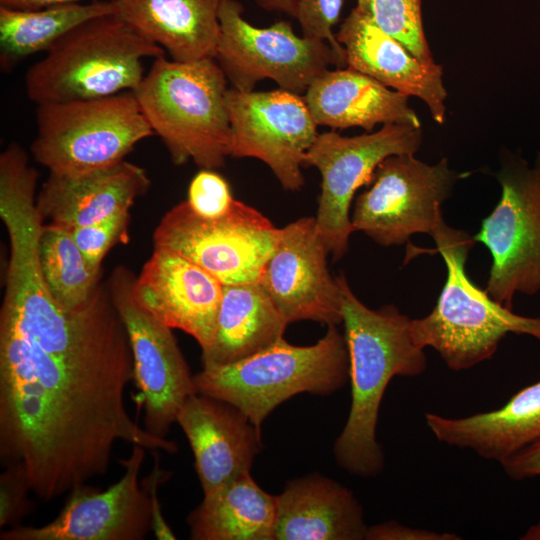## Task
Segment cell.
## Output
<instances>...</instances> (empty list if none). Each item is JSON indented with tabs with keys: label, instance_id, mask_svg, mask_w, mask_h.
<instances>
[{
	"label": "cell",
	"instance_id": "cell-10",
	"mask_svg": "<svg viewBox=\"0 0 540 540\" xmlns=\"http://www.w3.org/2000/svg\"><path fill=\"white\" fill-rule=\"evenodd\" d=\"M464 176L450 169L446 158L429 165L414 154L391 155L355 198L353 231L384 247L403 245L416 233L431 235L444 220L442 204Z\"/></svg>",
	"mask_w": 540,
	"mask_h": 540
},
{
	"label": "cell",
	"instance_id": "cell-14",
	"mask_svg": "<svg viewBox=\"0 0 540 540\" xmlns=\"http://www.w3.org/2000/svg\"><path fill=\"white\" fill-rule=\"evenodd\" d=\"M230 118L229 156L263 161L282 187L300 190L306 152L318 132L303 96L284 90L239 91L226 95Z\"/></svg>",
	"mask_w": 540,
	"mask_h": 540
},
{
	"label": "cell",
	"instance_id": "cell-2",
	"mask_svg": "<svg viewBox=\"0 0 540 540\" xmlns=\"http://www.w3.org/2000/svg\"><path fill=\"white\" fill-rule=\"evenodd\" d=\"M336 278L349 353L351 406L333 451L338 465L348 473L373 477L385 465L384 452L376 437L385 390L396 376L422 374L427 359L424 349L413 340L408 316L394 305L367 307L355 296L344 274Z\"/></svg>",
	"mask_w": 540,
	"mask_h": 540
},
{
	"label": "cell",
	"instance_id": "cell-6",
	"mask_svg": "<svg viewBox=\"0 0 540 540\" xmlns=\"http://www.w3.org/2000/svg\"><path fill=\"white\" fill-rule=\"evenodd\" d=\"M349 380L344 334L328 326L315 344L296 346L284 338L238 362L203 366L194 375L198 393L240 409L257 427L282 402L300 393L328 395Z\"/></svg>",
	"mask_w": 540,
	"mask_h": 540
},
{
	"label": "cell",
	"instance_id": "cell-1",
	"mask_svg": "<svg viewBox=\"0 0 540 540\" xmlns=\"http://www.w3.org/2000/svg\"><path fill=\"white\" fill-rule=\"evenodd\" d=\"M134 360L114 321L40 342L0 318V460L25 467L32 494L50 502L107 473L118 441L177 451L129 414Z\"/></svg>",
	"mask_w": 540,
	"mask_h": 540
},
{
	"label": "cell",
	"instance_id": "cell-27",
	"mask_svg": "<svg viewBox=\"0 0 540 540\" xmlns=\"http://www.w3.org/2000/svg\"><path fill=\"white\" fill-rule=\"evenodd\" d=\"M116 12L114 0L54 5L34 10L0 6V66L10 70L33 54L48 51L80 24Z\"/></svg>",
	"mask_w": 540,
	"mask_h": 540
},
{
	"label": "cell",
	"instance_id": "cell-38",
	"mask_svg": "<svg viewBox=\"0 0 540 540\" xmlns=\"http://www.w3.org/2000/svg\"><path fill=\"white\" fill-rule=\"evenodd\" d=\"M267 11L285 13L296 18L298 0H256Z\"/></svg>",
	"mask_w": 540,
	"mask_h": 540
},
{
	"label": "cell",
	"instance_id": "cell-29",
	"mask_svg": "<svg viewBox=\"0 0 540 540\" xmlns=\"http://www.w3.org/2000/svg\"><path fill=\"white\" fill-rule=\"evenodd\" d=\"M421 4L422 0H357L355 8L421 62L434 64L425 37Z\"/></svg>",
	"mask_w": 540,
	"mask_h": 540
},
{
	"label": "cell",
	"instance_id": "cell-28",
	"mask_svg": "<svg viewBox=\"0 0 540 540\" xmlns=\"http://www.w3.org/2000/svg\"><path fill=\"white\" fill-rule=\"evenodd\" d=\"M38 260L49 291L66 310L86 305L102 282V270H96L88 263L66 228L42 225Z\"/></svg>",
	"mask_w": 540,
	"mask_h": 540
},
{
	"label": "cell",
	"instance_id": "cell-25",
	"mask_svg": "<svg viewBox=\"0 0 540 540\" xmlns=\"http://www.w3.org/2000/svg\"><path fill=\"white\" fill-rule=\"evenodd\" d=\"M288 322L259 282L223 285L216 330L202 350L203 366L226 365L281 339Z\"/></svg>",
	"mask_w": 540,
	"mask_h": 540
},
{
	"label": "cell",
	"instance_id": "cell-36",
	"mask_svg": "<svg viewBox=\"0 0 540 540\" xmlns=\"http://www.w3.org/2000/svg\"><path fill=\"white\" fill-rule=\"evenodd\" d=\"M501 465L513 480L521 481L540 476V442L527 447Z\"/></svg>",
	"mask_w": 540,
	"mask_h": 540
},
{
	"label": "cell",
	"instance_id": "cell-35",
	"mask_svg": "<svg viewBox=\"0 0 540 540\" xmlns=\"http://www.w3.org/2000/svg\"><path fill=\"white\" fill-rule=\"evenodd\" d=\"M169 473L160 469L159 455L156 453L154 457V466L151 473L143 479V483L148 487L153 502V532L157 539L168 540L176 539L170 526L165 521L164 515L161 511L160 502L158 499L157 491L161 483L167 480Z\"/></svg>",
	"mask_w": 540,
	"mask_h": 540
},
{
	"label": "cell",
	"instance_id": "cell-31",
	"mask_svg": "<svg viewBox=\"0 0 540 540\" xmlns=\"http://www.w3.org/2000/svg\"><path fill=\"white\" fill-rule=\"evenodd\" d=\"M0 474V528L20 525L34 509L25 467L20 463L3 466Z\"/></svg>",
	"mask_w": 540,
	"mask_h": 540
},
{
	"label": "cell",
	"instance_id": "cell-33",
	"mask_svg": "<svg viewBox=\"0 0 540 540\" xmlns=\"http://www.w3.org/2000/svg\"><path fill=\"white\" fill-rule=\"evenodd\" d=\"M234 200L228 182L221 175L202 169L191 180L186 201L199 216L214 219L226 214Z\"/></svg>",
	"mask_w": 540,
	"mask_h": 540
},
{
	"label": "cell",
	"instance_id": "cell-11",
	"mask_svg": "<svg viewBox=\"0 0 540 540\" xmlns=\"http://www.w3.org/2000/svg\"><path fill=\"white\" fill-rule=\"evenodd\" d=\"M237 0H226L220 9V38L215 60L233 88L250 92L263 79L301 95L330 65L346 66L329 43L298 36L287 21L260 28L243 16Z\"/></svg>",
	"mask_w": 540,
	"mask_h": 540
},
{
	"label": "cell",
	"instance_id": "cell-5",
	"mask_svg": "<svg viewBox=\"0 0 540 540\" xmlns=\"http://www.w3.org/2000/svg\"><path fill=\"white\" fill-rule=\"evenodd\" d=\"M164 55L116 12L99 16L71 30L29 68L26 93L42 104L134 91L144 77L143 59Z\"/></svg>",
	"mask_w": 540,
	"mask_h": 540
},
{
	"label": "cell",
	"instance_id": "cell-7",
	"mask_svg": "<svg viewBox=\"0 0 540 540\" xmlns=\"http://www.w3.org/2000/svg\"><path fill=\"white\" fill-rule=\"evenodd\" d=\"M35 161L59 176H81L125 160L154 133L133 91L37 104Z\"/></svg>",
	"mask_w": 540,
	"mask_h": 540
},
{
	"label": "cell",
	"instance_id": "cell-26",
	"mask_svg": "<svg viewBox=\"0 0 540 540\" xmlns=\"http://www.w3.org/2000/svg\"><path fill=\"white\" fill-rule=\"evenodd\" d=\"M276 520V496L250 472L205 495L186 519L194 540H274Z\"/></svg>",
	"mask_w": 540,
	"mask_h": 540
},
{
	"label": "cell",
	"instance_id": "cell-37",
	"mask_svg": "<svg viewBox=\"0 0 540 540\" xmlns=\"http://www.w3.org/2000/svg\"><path fill=\"white\" fill-rule=\"evenodd\" d=\"M83 1L85 0H0V6L20 10H34L54 5L77 3Z\"/></svg>",
	"mask_w": 540,
	"mask_h": 540
},
{
	"label": "cell",
	"instance_id": "cell-19",
	"mask_svg": "<svg viewBox=\"0 0 540 540\" xmlns=\"http://www.w3.org/2000/svg\"><path fill=\"white\" fill-rule=\"evenodd\" d=\"M335 36L345 50L347 67L409 97H418L427 105L434 121L444 123L447 91L440 65L421 62L356 8Z\"/></svg>",
	"mask_w": 540,
	"mask_h": 540
},
{
	"label": "cell",
	"instance_id": "cell-32",
	"mask_svg": "<svg viewBox=\"0 0 540 540\" xmlns=\"http://www.w3.org/2000/svg\"><path fill=\"white\" fill-rule=\"evenodd\" d=\"M343 0H298L297 14L303 36L329 43L345 66V50L332 28L339 21Z\"/></svg>",
	"mask_w": 540,
	"mask_h": 540
},
{
	"label": "cell",
	"instance_id": "cell-8",
	"mask_svg": "<svg viewBox=\"0 0 540 540\" xmlns=\"http://www.w3.org/2000/svg\"><path fill=\"white\" fill-rule=\"evenodd\" d=\"M501 196L473 237L492 257L486 293L513 310L516 293L540 291V151L533 166L504 152L496 174Z\"/></svg>",
	"mask_w": 540,
	"mask_h": 540
},
{
	"label": "cell",
	"instance_id": "cell-39",
	"mask_svg": "<svg viewBox=\"0 0 540 540\" xmlns=\"http://www.w3.org/2000/svg\"><path fill=\"white\" fill-rule=\"evenodd\" d=\"M521 540H540V520L530 526L527 531L520 537Z\"/></svg>",
	"mask_w": 540,
	"mask_h": 540
},
{
	"label": "cell",
	"instance_id": "cell-16",
	"mask_svg": "<svg viewBox=\"0 0 540 540\" xmlns=\"http://www.w3.org/2000/svg\"><path fill=\"white\" fill-rule=\"evenodd\" d=\"M328 254L314 217L280 228L259 283L288 324L300 320L327 326L342 323L340 287L329 273Z\"/></svg>",
	"mask_w": 540,
	"mask_h": 540
},
{
	"label": "cell",
	"instance_id": "cell-30",
	"mask_svg": "<svg viewBox=\"0 0 540 540\" xmlns=\"http://www.w3.org/2000/svg\"><path fill=\"white\" fill-rule=\"evenodd\" d=\"M129 220L130 213L127 211L70 230L77 246L94 269L102 270V261L110 249L128 241Z\"/></svg>",
	"mask_w": 540,
	"mask_h": 540
},
{
	"label": "cell",
	"instance_id": "cell-3",
	"mask_svg": "<svg viewBox=\"0 0 540 540\" xmlns=\"http://www.w3.org/2000/svg\"><path fill=\"white\" fill-rule=\"evenodd\" d=\"M227 78L214 58L194 62L154 59L133 91L171 160L217 169L229 156Z\"/></svg>",
	"mask_w": 540,
	"mask_h": 540
},
{
	"label": "cell",
	"instance_id": "cell-18",
	"mask_svg": "<svg viewBox=\"0 0 540 540\" xmlns=\"http://www.w3.org/2000/svg\"><path fill=\"white\" fill-rule=\"evenodd\" d=\"M176 423L191 446L204 496L249 473L262 449L261 428L234 405L201 393L184 402Z\"/></svg>",
	"mask_w": 540,
	"mask_h": 540
},
{
	"label": "cell",
	"instance_id": "cell-13",
	"mask_svg": "<svg viewBox=\"0 0 540 540\" xmlns=\"http://www.w3.org/2000/svg\"><path fill=\"white\" fill-rule=\"evenodd\" d=\"M134 278L128 269L118 267L107 284L129 337L134 382L145 406L144 428L167 439L182 405L198 391L172 328L136 303L132 294Z\"/></svg>",
	"mask_w": 540,
	"mask_h": 540
},
{
	"label": "cell",
	"instance_id": "cell-22",
	"mask_svg": "<svg viewBox=\"0 0 540 540\" xmlns=\"http://www.w3.org/2000/svg\"><path fill=\"white\" fill-rule=\"evenodd\" d=\"M435 438L500 464L540 442V381L517 391L502 407L466 417L425 414Z\"/></svg>",
	"mask_w": 540,
	"mask_h": 540
},
{
	"label": "cell",
	"instance_id": "cell-15",
	"mask_svg": "<svg viewBox=\"0 0 540 540\" xmlns=\"http://www.w3.org/2000/svg\"><path fill=\"white\" fill-rule=\"evenodd\" d=\"M145 448L132 445L119 459L124 473L105 490L87 483L67 494L65 505L49 523L1 529L0 540H142L153 530V502L140 480Z\"/></svg>",
	"mask_w": 540,
	"mask_h": 540
},
{
	"label": "cell",
	"instance_id": "cell-23",
	"mask_svg": "<svg viewBox=\"0 0 540 540\" xmlns=\"http://www.w3.org/2000/svg\"><path fill=\"white\" fill-rule=\"evenodd\" d=\"M274 540H362L368 526L353 492L319 474L287 484L276 496Z\"/></svg>",
	"mask_w": 540,
	"mask_h": 540
},
{
	"label": "cell",
	"instance_id": "cell-4",
	"mask_svg": "<svg viewBox=\"0 0 540 540\" xmlns=\"http://www.w3.org/2000/svg\"><path fill=\"white\" fill-rule=\"evenodd\" d=\"M447 277L433 310L411 319L415 344L432 347L448 368L466 370L490 359L509 333L540 340V318L518 315L493 300L468 277L466 261L475 240L443 220L430 235Z\"/></svg>",
	"mask_w": 540,
	"mask_h": 540
},
{
	"label": "cell",
	"instance_id": "cell-21",
	"mask_svg": "<svg viewBox=\"0 0 540 540\" xmlns=\"http://www.w3.org/2000/svg\"><path fill=\"white\" fill-rule=\"evenodd\" d=\"M317 125L335 129L361 127L371 132L377 124L421 127L409 106V96L390 90L375 79L347 67L326 70L303 96Z\"/></svg>",
	"mask_w": 540,
	"mask_h": 540
},
{
	"label": "cell",
	"instance_id": "cell-12",
	"mask_svg": "<svg viewBox=\"0 0 540 540\" xmlns=\"http://www.w3.org/2000/svg\"><path fill=\"white\" fill-rule=\"evenodd\" d=\"M422 137L421 127L392 123L354 137L334 131L318 134L304 156L303 166H313L321 174L315 225L334 261L347 253L354 232L350 207L356 191L370 182L385 158L415 154Z\"/></svg>",
	"mask_w": 540,
	"mask_h": 540
},
{
	"label": "cell",
	"instance_id": "cell-9",
	"mask_svg": "<svg viewBox=\"0 0 540 540\" xmlns=\"http://www.w3.org/2000/svg\"><path fill=\"white\" fill-rule=\"evenodd\" d=\"M279 234L280 228L239 200L214 219L199 216L183 201L162 217L153 242L154 247L173 251L230 285L259 282Z\"/></svg>",
	"mask_w": 540,
	"mask_h": 540
},
{
	"label": "cell",
	"instance_id": "cell-24",
	"mask_svg": "<svg viewBox=\"0 0 540 540\" xmlns=\"http://www.w3.org/2000/svg\"><path fill=\"white\" fill-rule=\"evenodd\" d=\"M225 1L114 0L120 17L180 62L215 59Z\"/></svg>",
	"mask_w": 540,
	"mask_h": 540
},
{
	"label": "cell",
	"instance_id": "cell-34",
	"mask_svg": "<svg viewBox=\"0 0 540 540\" xmlns=\"http://www.w3.org/2000/svg\"><path fill=\"white\" fill-rule=\"evenodd\" d=\"M366 540H459V535L451 532H436L414 528L394 520L368 526Z\"/></svg>",
	"mask_w": 540,
	"mask_h": 540
},
{
	"label": "cell",
	"instance_id": "cell-17",
	"mask_svg": "<svg viewBox=\"0 0 540 540\" xmlns=\"http://www.w3.org/2000/svg\"><path fill=\"white\" fill-rule=\"evenodd\" d=\"M223 284L189 259L156 248L132 283L136 303L172 329L191 335L202 350L213 340Z\"/></svg>",
	"mask_w": 540,
	"mask_h": 540
},
{
	"label": "cell",
	"instance_id": "cell-20",
	"mask_svg": "<svg viewBox=\"0 0 540 540\" xmlns=\"http://www.w3.org/2000/svg\"><path fill=\"white\" fill-rule=\"evenodd\" d=\"M150 186L146 171L123 162L81 176L49 173L36 197L43 224L72 230L127 212Z\"/></svg>",
	"mask_w": 540,
	"mask_h": 540
}]
</instances>
